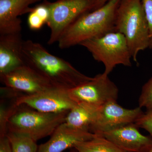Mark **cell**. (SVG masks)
I'll list each match as a JSON object with an SVG mask.
<instances>
[{
  "label": "cell",
  "instance_id": "obj_1",
  "mask_svg": "<svg viewBox=\"0 0 152 152\" xmlns=\"http://www.w3.org/2000/svg\"><path fill=\"white\" fill-rule=\"evenodd\" d=\"M25 64L49 81L54 86L71 89L92 80L66 60L52 55L43 46L31 40L24 41Z\"/></svg>",
  "mask_w": 152,
  "mask_h": 152
},
{
  "label": "cell",
  "instance_id": "obj_2",
  "mask_svg": "<svg viewBox=\"0 0 152 152\" xmlns=\"http://www.w3.org/2000/svg\"><path fill=\"white\" fill-rule=\"evenodd\" d=\"M121 0H110L96 10L84 14L65 31L58 41L59 48L66 49L84 41L115 31L116 15Z\"/></svg>",
  "mask_w": 152,
  "mask_h": 152
},
{
  "label": "cell",
  "instance_id": "obj_3",
  "mask_svg": "<svg viewBox=\"0 0 152 152\" xmlns=\"http://www.w3.org/2000/svg\"><path fill=\"white\" fill-rule=\"evenodd\" d=\"M115 31L125 36L132 58L137 64L139 52L150 48L149 28L142 0H121Z\"/></svg>",
  "mask_w": 152,
  "mask_h": 152
},
{
  "label": "cell",
  "instance_id": "obj_4",
  "mask_svg": "<svg viewBox=\"0 0 152 152\" xmlns=\"http://www.w3.org/2000/svg\"><path fill=\"white\" fill-rule=\"evenodd\" d=\"M69 112L42 113L21 105L9 119L7 125L8 132L25 135L37 142L51 135L60 125L65 122Z\"/></svg>",
  "mask_w": 152,
  "mask_h": 152
},
{
  "label": "cell",
  "instance_id": "obj_5",
  "mask_svg": "<svg viewBox=\"0 0 152 152\" xmlns=\"http://www.w3.org/2000/svg\"><path fill=\"white\" fill-rule=\"evenodd\" d=\"M79 45L87 49L94 59L104 64V73L107 75L118 65L132 66V57L126 40L119 32H111L102 37L87 40Z\"/></svg>",
  "mask_w": 152,
  "mask_h": 152
},
{
  "label": "cell",
  "instance_id": "obj_6",
  "mask_svg": "<svg viewBox=\"0 0 152 152\" xmlns=\"http://www.w3.org/2000/svg\"><path fill=\"white\" fill-rule=\"evenodd\" d=\"M50 16L47 25L50 29L48 44L58 43L67 29L80 17L95 10L96 0H57L48 1Z\"/></svg>",
  "mask_w": 152,
  "mask_h": 152
},
{
  "label": "cell",
  "instance_id": "obj_7",
  "mask_svg": "<svg viewBox=\"0 0 152 152\" xmlns=\"http://www.w3.org/2000/svg\"><path fill=\"white\" fill-rule=\"evenodd\" d=\"M69 91L71 98L77 103L85 102L99 106L117 101L119 93L116 85L104 73Z\"/></svg>",
  "mask_w": 152,
  "mask_h": 152
},
{
  "label": "cell",
  "instance_id": "obj_8",
  "mask_svg": "<svg viewBox=\"0 0 152 152\" xmlns=\"http://www.w3.org/2000/svg\"><path fill=\"white\" fill-rule=\"evenodd\" d=\"M142 108L128 109L123 107L117 101L102 106L97 116L90 127V132L101 136L104 133L132 124L142 115Z\"/></svg>",
  "mask_w": 152,
  "mask_h": 152
},
{
  "label": "cell",
  "instance_id": "obj_9",
  "mask_svg": "<svg viewBox=\"0 0 152 152\" xmlns=\"http://www.w3.org/2000/svg\"><path fill=\"white\" fill-rule=\"evenodd\" d=\"M69 89L53 87L37 94L22 95L17 99V105H25L42 113H57L69 111L76 105Z\"/></svg>",
  "mask_w": 152,
  "mask_h": 152
},
{
  "label": "cell",
  "instance_id": "obj_10",
  "mask_svg": "<svg viewBox=\"0 0 152 152\" xmlns=\"http://www.w3.org/2000/svg\"><path fill=\"white\" fill-rule=\"evenodd\" d=\"M0 80L6 86L24 95L34 94L55 87L26 64L0 76Z\"/></svg>",
  "mask_w": 152,
  "mask_h": 152
},
{
  "label": "cell",
  "instance_id": "obj_11",
  "mask_svg": "<svg viewBox=\"0 0 152 152\" xmlns=\"http://www.w3.org/2000/svg\"><path fill=\"white\" fill-rule=\"evenodd\" d=\"M102 136L127 152H145L152 145V137L145 136L135 124L103 134Z\"/></svg>",
  "mask_w": 152,
  "mask_h": 152
},
{
  "label": "cell",
  "instance_id": "obj_12",
  "mask_svg": "<svg viewBox=\"0 0 152 152\" xmlns=\"http://www.w3.org/2000/svg\"><path fill=\"white\" fill-rule=\"evenodd\" d=\"M95 136L89 131L71 127L64 122L56 129L48 141L38 146L37 152H63Z\"/></svg>",
  "mask_w": 152,
  "mask_h": 152
},
{
  "label": "cell",
  "instance_id": "obj_13",
  "mask_svg": "<svg viewBox=\"0 0 152 152\" xmlns=\"http://www.w3.org/2000/svg\"><path fill=\"white\" fill-rule=\"evenodd\" d=\"M42 0H0V35L21 33L19 16L29 13L30 6Z\"/></svg>",
  "mask_w": 152,
  "mask_h": 152
},
{
  "label": "cell",
  "instance_id": "obj_14",
  "mask_svg": "<svg viewBox=\"0 0 152 152\" xmlns=\"http://www.w3.org/2000/svg\"><path fill=\"white\" fill-rule=\"evenodd\" d=\"M21 33L0 35V76L26 64Z\"/></svg>",
  "mask_w": 152,
  "mask_h": 152
},
{
  "label": "cell",
  "instance_id": "obj_15",
  "mask_svg": "<svg viewBox=\"0 0 152 152\" xmlns=\"http://www.w3.org/2000/svg\"><path fill=\"white\" fill-rule=\"evenodd\" d=\"M101 107L87 103H77L69 112L65 122L71 127L90 132V126Z\"/></svg>",
  "mask_w": 152,
  "mask_h": 152
},
{
  "label": "cell",
  "instance_id": "obj_16",
  "mask_svg": "<svg viewBox=\"0 0 152 152\" xmlns=\"http://www.w3.org/2000/svg\"><path fill=\"white\" fill-rule=\"evenodd\" d=\"M78 152H127L102 136L77 143L73 147Z\"/></svg>",
  "mask_w": 152,
  "mask_h": 152
},
{
  "label": "cell",
  "instance_id": "obj_17",
  "mask_svg": "<svg viewBox=\"0 0 152 152\" xmlns=\"http://www.w3.org/2000/svg\"><path fill=\"white\" fill-rule=\"evenodd\" d=\"M10 142L13 152H37V141L28 136L8 132L7 134Z\"/></svg>",
  "mask_w": 152,
  "mask_h": 152
},
{
  "label": "cell",
  "instance_id": "obj_18",
  "mask_svg": "<svg viewBox=\"0 0 152 152\" xmlns=\"http://www.w3.org/2000/svg\"><path fill=\"white\" fill-rule=\"evenodd\" d=\"M139 107L148 110L152 109V77L142 87L139 99Z\"/></svg>",
  "mask_w": 152,
  "mask_h": 152
},
{
  "label": "cell",
  "instance_id": "obj_19",
  "mask_svg": "<svg viewBox=\"0 0 152 152\" xmlns=\"http://www.w3.org/2000/svg\"><path fill=\"white\" fill-rule=\"evenodd\" d=\"M135 124L139 129L141 128L146 131L152 137V109L144 113L136 121Z\"/></svg>",
  "mask_w": 152,
  "mask_h": 152
},
{
  "label": "cell",
  "instance_id": "obj_20",
  "mask_svg": "<svg viewBox=\"0 0 152 152\" xmlns=\"http://www.w3.org/2000/svg\"><path fill=\"white\" fill-rule=\"evenodd\" d=\"M46 24L45 22L35 12L32 10L29 13L28 18V24L31 30L37 31L40 29Z\"/></svg>",
  "mask_w": 152,
  "mask_h": 152
},
{
  "label": "cell",
  "instance_id": "obj_21",
  "mask_svg": "<svg viewBox=\"0 0 152 152\" xmlns=\"http://www.w3.org/2000/svg\"><path fill=\"white\" fill-rule=\"evenodd\" d=\"M142 2L149 28L150 48H152V0H142Z\"/></svg>",
  "mask_w": 152,
  "mask_h": 152
},
{
  "label": "cell",
  "instance_id": "obj_22",
  "mask_svg": "<svg viewBox=\"0 0 152 152\" xmlns=\"http://www.w3.org/2000/svg\"><path fill=\"white\" fill-rule=\"evenodd\" d=\"M0 152H13L10 142L7 135L0 137Z\"/></svg>",
  "mask_w": 152,
  "mask_h": 152
},
{
  "label": "cell",
  "instance_id": "obj_23",
  "mask_svg": "<svg viewBox=\"0 0 152 152\" xmlns=\"http://www.w3.org/2000/svg\"><path fill=\"white\" fill-rule=\"evenodd\" d=\"M110 0H96V5L95 10H96L99 8L104 5L107 2Z\"/></svg>",
  "mask_w": 152,
  "mask_h": 152
},
{
  "label": "cell",
  "instance_id": "obj_24",
  "mask_svg": "<svg viewBox=\"0 0 152 152\" xmlns=\"http://www.w3.org/2000/svg\"><path fill=\"white\" fill-rule=\"evenodd\" d=\"M145 152H152V145Z\"/></svg>",
  "mask_w": 152,
  "mask_h": 152
},
{
  "label": "cell",
  "instance_id": "obj_25",
  "mask_svg": "<svg viewBox=\"0 0 152 152\" xmlns=\"http://www.w3.org/2000/svg\"><path fill=\"white\" fill-rule=\"evenodd\" d=\"M69 152H78L76 150V149H75V148H70V150Z\"/></svg>",
  "mask_w": 152,
  "mask_h": 152
}]
</instances>
